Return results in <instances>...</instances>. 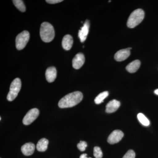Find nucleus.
I'll return each instance as SVG.
<instances>
[{
	"label": "nucleus",
	"mask_w": 158,
	"mask_h": 158,
	"mask_svg": "<svg viewBox=\"0 0 158 158\" xmlns=\"http://www.w3.org/2000/svg\"><path fill=\"white\" fill-rule=\"evenodd\" d=\"M144 17V12L142 9H136L132 12L127 22V26L130 28L135 27L143 21Z\"/></svg>",
	"instance_id": "7ed1b4c3"
},
{
	"label": "nucleus",
	"mask_w": 158,
	"mask_h": 158,
	"mask_svg": "<svg viewBox=\"0 0 158 158\" xmlns=\"http://www.w3.org/2000/svg\"><path fill=\"white\" fill-rule=\"evenodd\" d=\"M131 49V48H127L123 49L118 51L114 56L115 60L118 62H121L127 59L131 54L130 50Z\"/></svg>",
	"instance_id": "1a4fd4ad"
},
{
	"label": "nucleus",
	"mask_w": 158,
	"mask_h": 158,
	"mask_svg": "<svg viewBox=\"0 0 158 158\" xmlns=\"http://www.w3.org/2000/svg\"><path fill=\"white\" fill-rule=\"evenodd\" d=\"M78 148L81 151H85L86 149V148L87 147V142L85 141H80V143L77 144Z\"/></svg>",
	"instance_id": "412c9836"
},
{
	"label": "nucleus",
	"mask_w": 158,
	"mask_h": 158,
	"mask_svg": "<svg viewBox=\"0 0 158 158\" xmlns=\"http://www.w3.org/2000/svg\"><path fill=\"white\" fill-rule=\"evenodd\" d=\"M49 141L48 139L43 138L40 139L37 143V149L39 152H44L47 149Z\"/></svg>",
	"instance_id": "dca6fc26"
},
{
	"label": "nucleus",
	"mask_w": 158,
	"mask_h": 158,
	"mask_svg": "<svg viewBox=\"0 0 158 158\" xmlns=\"http://www.w3.org/2000/svg\"><path fill=\"white\" fill-rule=\"evenodd\" d=\"M21 81L20 79L17 78L11 82L7 98L9 101L11 102L17 97L21 88Z\"/></svg>",
	"instance_id": "20e7f679"
},
{
	"label": "nucleus",
	"mask_w": 158,
	"mask_h": 158,
	"mask_svg": "<svg viewBox=\"0 0 158 158\" xmlns=\"http://www.w3.org/2000/svg\"><path fill=\"white\" fill-rule=\"evenodd\" d=\"M154 93L155 94H157V95H158V89H156L154 91Z\"/></svg>",
	"instance_id": "393cba45"
},
{
	"label": "nucleus",
	"mask_w": 158,
	"mask_h": 158,
	"mask_svg": "<svg viewBox=\"0 0 158 158\" xmlns=\"http://www.w3.org/2000/svg\"><path fill=\"white\" fill-rule=\"evenodd\" d=\"M15 6L20 11L25 12L26 8L23 2L21 0H13L12 1Z\"/></svg>",
	"instance_id": "a211bd4d"
},
{
	"label": "nucleus",
	"mask_w": 158,
	"mask_h": 158,
	"mask_svg": "<svg viewBox=\"0 0 158 158\" xmlns=\"http://www.w3.org/2000/svg\"><path fill=\"white\" fill-rule=\"evenodd\" d=\"M40 34L44 42H51L54 39L55 36L53 27L50 23H43L40 26Z\"/></svg>",
	"instance_id": "f03ea898"
},
{
	"label": "nucleus",
	"mask_w": 158,
	"mask_h": 158,
	"mask_svg": "<svg viewBox=\"0 0 158 158\" xmlns=\"http://www.w3.org/2000/svg\"><path fill=\"white\" fill-rule=\"evenodd\" d=\"M94 156L96 158H102L103 153L100 148L96 146L94 148Z\"/></svg>",
	"instance_id": "aec40b11"
},
{
	"label": "nucleus",
	"mask_w": 158,
	"mask_h": 158,
	"mask_svg": "<svg viewBox=\"0 0 158 158\" xmlns=\"http://www.w3.org/2000/svg\"><path fill=\"white\" fill-rule=\"evenodd\" d=\"M124 134L120 130H116L113 131L108 137L107 141L110 144L118 143L123 138Z\"/></svg>",
	"instance_id": "0eeeda50"
},
{
	"label": "nucleus",
	"mask_w": 158,
	"mask_h": 158,
	"mask_svg": "<svg viewBox=\"0 0 158 158\" xmlns=\"http://www.w3.org/2000/svg\"><path fill=\"white\" fill-rule=\"evenodd\" d=\"M39 111L37 108L31 109L28 111L23 118V123L25 125L31 124L38 117Z\"/></svg>",
	"instance_id": "423d86ee"
},
{
	"label": "nucleus",
	"mask_w": 158,
	"mask_h": 158,
	"mask_svg": "<svg viewBox=\"0 0 158 158\" xmlns=\"http://www.w3.org/2000/svg\"><path fill=\"white\" fill-rule=\"evenodd\" d=\"M108 95H109V92L107 91L102 92L96 97V98L94 99V102L96 104H100L103 102L104 100L107 97Z\"/></svg>",
	"instance_id": "f3484780"
},
{
	"label": "nucleus",
	"mask_w": 158,
	"mask_h": 158,
	"mask_svg": "<svg viewBox=\"0 0 158 158\" xmlns=\"http://www.w3.org/2000/svg\"><path fill=\"white\" fill-rule=\"evenodd\" d=\"M45 77L47 81L49 83L54 82L57 77V70L56 68L54 66L48 68L46 71Z\"/></svg>",
	"instance_id": "9b49d317"
},
{
	"label": "nucleus",
	"mask_w": 158,
	"mask_h": 158,
	"mask_svg": "<svg viewBox=\"0 0 158 158\" xmlns=\"http://www.w3.org/2000/svg\"><path fill=\"white\" fill-rule=\"evenodd\" d=\"M120 106V102L116 100L110 101L106 106V111L107 113H111L116 112Z\"/></svg>",
	"instance_id": "f8f14e48"
},
{
	"label": "nucleus",
	"mask_w": 158,
	"mask_h": 158,
	"mask_svg": "<svg viewBox=\"0 0 158 158\" xmlns=\"http://www.w3.org/2000/svg\"><path fill=\"white\" fill-rule=\"evenodd\" d=\"M89 27L90 23L89 20H86L84 25L79 31L78 37L81 42H85V40L87 39V36L89 33Z\"/></svg>",
	"instance_id": "6e6552de"
},
{
	"label": "nucleus",
	"mask_w": 158,
	"mask_h": 158,
	"mask_svg": "<svg viewBox=\"0 0 158 158\" xmlns=\"http://www.w3.org/2000/svg\"><path fill=\"white\" fill-rule=\"evenodd\" d=\"M35 146L32 143H27L23 145L21 148V151L25 156L32 155L35 150Z\"/></svg>",
	"instance_id": "ddd939ff"
},
{
	"label": "nucleus",
	"mask_w": 158,
	"mask_h": 158,
	"mask_svg": "<svg viewBox=\"0 0 158 158\" xmlns=\"http://www.w3.org/2000/svg\"><path fill=\"white\" fill-rule=\"evenodd\" d=\"M141 65V62L139 60H136L129 63L126 66L127 70L130 73H134L138 70Z\"/></svg>",
	"instance_id": "2eb2a0df"
},
{
	"label": "nucleus",
	"mask_w": 158,
	"mask_h": 158,
	"mask_svg": "<svg viewBox=\"0 0 158 158\" xmlns=\"http://www.w3.org/2000/svg\"><path fill=\"white\" fill-rule=\"evenodd\" d=\"M135 153L133 150H129L125 154L123 158H135Z\"/></svg>",
	"instance_id": "4be33fe9"
},
{
	"label": "nucleus",
	"mask_w": 158,
	"mask_h": 158,
	"mask_svg": "<svg viewBox=\"0 0 158 158\" xmlns=\"http://www.w3.org/2000/svg\"><path fill=\"white\" fill-rule=\"evenodd\" d=\"M46 2L49 4H55L61 2H63V1L62 0H47Z\"/></svg>",
	"instance_id": "5701e85b"
},
{
	"label": "nucleus",
	"mask_w": 158,
	"mask_h": 158,
	"mask_svg": "<svg viewBox=\"0 0 158 158\" xmlns=\"http://www.w3.org/2000/svg\"><path fill=\"white\" fill-rule=\"evenodd\" d=\"M1 119H2V118H1V117H0V120H1Z\"/></svg>",
	"instance_id": "a878e982"
},
{
	"label": "nucleus",
	"mask_w": 158,
	"mask_h": 158,
	"mask_svg": "<svg viewBox=\"0 0 158 158\" xmlns=\"http://www.w3.org/2000/svg\"><path fill=\"white\" fill-rule=\"evenodd\" d=\"M83 98V94L77 91L70 93L62 98L59 102V107L64 109L73 107L80 102Z\"/></svg>",
	"instance_id": "f257e3e1"
},
{
	"label": "nucleus",
	"mask_w": 158,
	"mask_h": 158,
	"mask_svg": "<svg viewBox=\"0 0 158 158\" xmlns=\"http://www.w3.org/2000/svg\"><path fill=\"white\" fill-rule=\"evenodd\" d=\"M85 62V57L84 54L79 53L76 55L72 60V65L74 68L78 69L84 65Z\"/></svg>",
	"instance_id": "9d476101"
},
{
	"label": "nucleus",
	"mask_w": 158,
	"mask_h": 158,
	"mask_svg": "<svg viewBox=\"0 0 158 158\" xmlns=\"http://www.w3.org/2000/svg\"><path fill=\"white\" fill-rule=\"evenodd\" d=\"M137 117H138V120L141 123V124L144 126H148L150 124L149 120L142 113H138Z\"/></svg>",
	"instance_id": "6ab92c4d"
},
{
	"label": "nucleus",
	"mask_w": 158,
	"mask_h": 158,
	"mask_svg": "<svg viewBox=\"0 0 158 158\" xmlns=\"http://www.w3.org/2000/svg\"><path fill=\"white\" fill-rule=\"evenodd\" d=\"M30 35L28 31H23L17 35L15 39V46L19 50L24 48L30 39Z\"/></svg>",
	"instance_id": "39448f33"
},
{
	"label": "nucleus",
	"mask_w": 158,
	"mask_h": 158,
	"mask_svg": "<svg viewBox=\"0 0 158 158\" xmlns=\"http://www.w3.org/2000/svg\"><path fill=\"white\" fill-rule=\"evenodd\" d=\"M87 156H88V155H87V154H82L80 156V158H91L90 157L88 158V157H87Z\"/></svg>",
	"instance_id": "b1692460"
},
{
	"label": "nucleus",
	"mask_w": 158,
	"mask_h": 158,
	"mask_svg": "<svg viewBox=\"0 0 158 158\" xmlns=\"http://www.w3.org/2000/svg\"><path fill=\"white\" fill-rule=\"evenodd\" d=\"M73 44V39L71 35L67 34L63 37L62 41V46L65 50H69Z\"/></svg>",
	"instance_id": "4468645a"
}]
</instances>
